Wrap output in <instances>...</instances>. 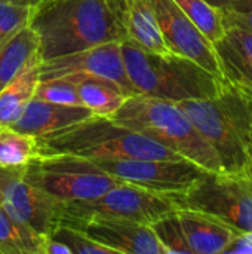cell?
I'll list each match as a JSON object with an SVG mask.
<instances>
[{
    "label": "cell",
    "mask_w": 252,
    "mask_h": 254,
    "mask_svg": "<svg viewBox=\"0 0 252 254\" xmlns=\"http://www.w3.org/2000/svg\"><path fill=\"white\" fill-rule=\"evenodd\" d=\"M30 27L42 61L126 40L117 0H52L36 10Z\"/></svg>",
    "instance_id": "cell-1"
},
{
    "label": "cell",
    "mask_w": 252,
    "mask_h": 254,
    "mask_svg": "<svg viewBox=\"0 0 252 254\" xmlns=\"http://www.w3.org/2000/svg\"><path fill=\"white\" fill-rule=\"evenodd\" d=\"M217 153L221 171L251 173L252 112L244 91L227 86L215 97L177 103Z\"/></svg>",
    "instance_id": "cell-2"
},
{
    "label": "cell",
    "mask_w": 252,
    "mask_h": 254,
    "mask_svg": "<svg viewBox=\"0 0 252 254\" xmlns=\"http://www.w3.org/2000/svg\"><path fill=\"white\" fill-rule=\"evenodd\" d=\"M37 140L40 155H73L89 161L184 159L146 134L95 115Z\"/></svg>",
    "instance_id": "cell-3"
},
{
    "label": "cell",
    "mask_w": 252,
    "mask_h": 254,
    "mask_svg": "<svg viewBox=\"0 0 252 254\" xmlns=\"http://www.w3.org/2000/svg\"><path fill=\"white\" fill-rule=\"evenodd\" d=\"M126 74L137 94L180 103L218 95L227 82L178 54H154L122 42Z\"/></svg>",
    "instance_id": "cell-4"
},
{
    "label": "cell",
    "mask_w": 252,
    "mask_h": 254,
    "mask_svg": "<svg viewBox=\"0 0 252 254\" xmlns=\"http://www.w3.org/2000/svg\"><path fill=\"white\" fill-rule=\"evenodd\" d=\"M110 119L146 134L206 171H221L217 153L177 103L135 94Z\"/></svg>",
    "instance_id": "cell-5"
},
{
    "label": "cell",
    "mask_w": 252,
    "mask_h": 254,
    "mask_svg": "<svg viewBox=\"0 0 252 254\" xmlns=\"http://www.w3.org/2000/svg\"><path fill=\"white\" fill-rule=\"evenodd\" d=\"M169 196L177 208L203 213L238 234L252 231L251 173L205 171L189 189Z\"/></svg>",
    "instance_id": "cell-6"
},
{
    "label": "cell",
    "mask_w": 252,
    "mask_h": 254,
    "mask_svg": "<svg viewBox=\"0 0 252 254\" xmlns=\"http://www.w3.org/2000/svg\"><path fill=\"white\" fill-rule=\"evenodd\" d=\"M22 177L59 204L98 198L120 183L92 161L73 155H39L22 167Z\"/></svg>",
    "instance_id": "cell-7"
},
{
    "label": "cell",
    "mask_w": 252,
    "mask_h": 254,
    "mask_svg": "<svg viewBox=\"0 0 252 254\" xmlns=\"http://www.w3.org/2000/svg\"><path fill=\"white\" fill-rule=\"evenodd\" d=\"M177 210L169 195L120 182L98 198L61 204L59 225L77 226L95 217L125 219L151 225Z\"/></svg>",
    "instance_id": "cell-8"
},
{
    "label": "cell",
    "mask_w": 252,
    "mask_h": 254,
    "mask_svg": "<svg viewBox=\"0 0 252 254\" xmlns=\"http://www.w3.org/2000/svg\"><path fill=\"white\" fill-rule=\"evenodd\" d=\"M119 182L172 195L189 189L206 170L189 159L92 161Z\"/></svg>",
    "instance_id": "cell-9"
},
{
    "label": "cell",
    "mask_w": 252,
    "mask_h": 254,
    "mask_svg": "<svg viewBox=\"0 0 252 254\" xmlns=\"http://www.w3.org/2000/svg\"><path fill=\"white\" fill-rule=\"evenodd\" d=\"M40 80L48 79H83L101 77L119 85L126 95H135V89L126 74L122 42H110L85 51L40 61Z\"/></svg>",
    "instance_id": "cell-10"
},
{
    "label": "cell",
    "mask_w": 252,
    "mask_h": 254,
    "mask_svg": "<svg viewBox=\"0 0 252 254\" xmlns=\"http://www.w3.org/2000/svg\"><path fill=\"white\" fill-rule=\"evenodd\" d=\"M0 205L13 219L43 237H49L59 225L61 204L27 182L22 168L0 167Z\"/></svg>",
    "instance_id": "cell-11"
},
{
    "label": "cell",
    "mask_w": 252,
    "mask_h": 254,
    "mask_svg": "<svg viewBox=\"0 0 252 254\" xmlns=\"http://www.w3.org/2000/svg\"><path fill=\"white\" fill-rule=\"evenodd\" d=\"M171 52L190 58L223 79L214 45L174 0H150Z\"/></svg>",
    "instance_id": "cell-12"
},
{
    "label": "cell",
    "mask_w": 252,
    "mask_h": 254,
    "mask_svg": "<svg viewBox=\"0 0 252 254\" xmlns=\"http://www.w3.org/2000/svg\"><path fill=\"white\" fill-rule=\"evenodd\" d=\"M114 254H165L150 225L125 219H89L77 226Z\"/></svg>",
    "instance_id": "cell-13"
},
{
    "label": "cell",
    "mask_w": 252,
    "mask_h": 254,
    "mask_svg": "<svg viewBox=\"0 0 252 254\" xmlns=\"http://www.w3.org/2000/svg\"><path fill=\"white\" fill-rule=\"evenodd\" d=\"M223 79L247 92L252 91V33L239 27H226L212 43Z\"/></svg>",
    "instance_id": "cell-14"
},
{
    "label": "cell",
    "mask_w": 252,
    "mask_h": 254,
    "mask_svg": "<svg viewBox=\"0 0 252 254\" xmlns=\"http://www.w3.org/2000/svg\"><path fill=\"white\" fill-rule=\"evenodd\" d=\"M91 116H94V113L85 106L55 104L33 97L12 127L39 138L83 122Z\"/></svg>",
    "instance_id": "cell-15"
},
{
    "label": "cell",
    "mask_w": 252,
    "mask_h": 254,
    "mask_svg": "<svg viewBox=\"0 0 252 254\" xmlns=\"http://www.w3.org/2000/svg\"><path fill=\"white\" fill-rule=\"evenodd\" d=\"M125 42L154 54H171L150 0H117Z\"/></svg>",
    "instance_id": "cell-16"
},
{
    "label": "cell",
    "mask_w": 252,
    "mask_h": 254,
    "mask_svg": "<svg viewBox=\"0 0 252 254\" xmlns=\"http://www.w3.org/2000/svg\"><path fill=\"white\" fill-rule=\"evenodd\" d=\"M192 254H224L238 232L227 225L193 210H177Z\"/></svg>",
    "instance_id": "cell-17"
},
{
    "label": "cell",
    "mask_w": 252,
    "mask_h": 254,
    "mask_svg": "<svg viewBox=\"0 0 252 254\" xmlns=\"http://www.w3.org/2000/svg\"><path fill=\"white\" fill-rule=\"evenodd\" d=\"M40 54H36L22 70L0 91V125H13L34 97L40 80Z\"/></svg>",
    "instance_id": "cell-18"
},
{
    "label": "cell",
    "mask_w": 252,
    "mask_h": 254,
    "mask_svg": "<svg viewBox=\"0 0 252 254\" xmlns=\"http://www.w3.org/2000/svg\"><path fill=\"white\" fill-rule=\"evenodd\" d=\"M74 82L80 104L89 109L95 116L110 118L129 97L119 85L107 79L83 77Z\"/></svg>",
    "instance_id": "cell-19"
},
{
    "label": "cell",
    "mask_w": 252,
    "mask_h": 254,
    "mask_svg": "<svg viewBox=\"0 0 252 254\" xmlns=\"http://www.w3.org/2000/svg\"><path fill=\"white\" fill-rule=\"evenodd\" d=\"M39 54V37L28 25L0 48V91Z\"/></svg>",
    "instance_id": "cell-20"
},
{
    "label": "cell",
    "mask_w": 252,
    "mask_h": 254,
    "mask_svg": "<svg viewBox=\"0 0 252 254\" xmlns=\"http://www.w3.org/2000/svg\"><path fill=\"white\" fill-rule=\"evenodd\" d=\"M45 240L0 205V254H43Z\"/></svg>",
    "instance_id": "cell-21"
},
{
    "label": "cell",
    "mask_w": 252,
    "mask_h": 254,
    "mask_svg": "<svg viewBox=\"0 0 252 254\" xmlns=\"http://www.w3.org/2000/svg\"><path fill=\"white\" fill-rule=\"evenodd\" d=\"M40 155L36 135L0 125V167L22 168Z\"/></svg>",
    "instance_id": "cell-22"
},
{
    "label": "cell",
    "mask_w": 252,
    "mask_h": 254,
    "mask_svg": "<svg viewBox=\"0 0 252 254\" xmlns=\"http://www.w3.org/2000/svg\"><path fill=\"white\" fill-rule=\"evenodd\" d=\"M181 10L195 22V25L214 43L224 33V24L220 9L211 6L205 0H174Z\"/></svg>",
    "instance_id": "cell-23"
},
{
    "label": "cell",
    "mask_w": 252,
    "mask_h": 254,
    "mask_svg": "<svg viewBox=\"0 0 252 254\" xmlns=\"http://www.w3.org/2000/svg\"><path fill=\"white\" fill-rule=\"evenodd\" d=\"M165 254H192L177 211H172L150 225Z\"/></svg>",
    "instance_id": "cell-24"
},
{
    "label": "cell",
    "mask_w": 252,
    "mask_h": 254,
    "mask_svg": "<svg viewBox=\"0 0 252 254\" xmlns=\"http://www.w3.org/2000/svg\"><path fill=\"white\" fill-rule=\"evenodd\" d=\"M36 7L15 4L0 0V48L18 31L28 27L36 13Z\"/></svg>",
    "instance_id": "cell-25"
},
{
    "label": "cell",
    "mask_w": 252,
    "mask_h": 254,
    "mask_svg": "<svg viewBox=\"0 0 252 254\" xmlns=\"http://www.w3.org/2000/svg\"><path fill=\"white\" fill-rule=\"evenodd\" d=\"M49 237L67 246L71 254H114L108 247L97 243L80 229L68 225H58Z\"/></svg>",
    "instance_id": "cell-26"
},
{
    "label": "cell",
    "mask_w": 252,
    "mask_h": 254,
    "mask_svg": "<svg viewBox=\"0 0 252 254\" xmlns=\"http://www.w3.org/2000/svg\"><path fill=\"white\" fill-rule=\"evenodd\" d=\"M34 98L55 103V104L82 106L79 95H77L76 82L71 79H65V77L39 80V85L34 92Z\"/></svg>",
    "instance_id": "cell-27"
},
{
    "label": "cell",
    "mask_w": 252,
    "mask_h": 254,
    "mask_svg": "<svg viewBox=\"0 0 252 254\" xmlns=\"http://www.w3.org/2000/svg\"><path fill=\"white\" fill-rule=\"evenodd\" d=\"M220 12L224 28L239 27L252 33V0H232Z\"/></svg>",
    "instance_id": "cell-28"
},
{
    "label": "cell",
    "mask_w": 252,
    "mask_h": 254,
    "mask_svg": "<svg viewBox=\"0 0 252 254\" xmlns=\"http://www.w3.org/2000/svg\"><path fill=\"white\" fill-rule=\"evenodd\" d=\"M224 254H252V231L238 234Z\"/></svg>",
    "instance_id": "cell-29"
},
{
    "label": "cell",
    "mask_w": 252,
    "mask_h": 254,
    "mask_svg": "<svg viewBox=\"0 0 252 254\" xmlns=\"http://www.w3.org/2000/svg\"><path fill=\"white\" fill-rule=\"evenodd\" d=\"M43 254H71V252L62 243H59L50 237H46L45 244H43Z\"/></svg>",
    "instance_id": "cell-30"
},
{
    "label": "cell",
    "mask_w": 252,
    "mask_h": 254,
    "mask_svg": "<svg viewBox=\"0 0 252 254\" xmlns=\"http://www.w3.org/2000/svg\"><path fill=\"white\" fill-rule=\"evenodd\" d=\"M3 1H9V3H15V4H24V6H33L36 9H39L40 6L52 1V0H3Z\"/></svg>",
    "instance_id": "cell-31"
},
{
    "label": "cell",
    "mask_w": 252,
    "mask_h": 254,
    "mask_svg": "<svg viewBox=\"0 0 252 254\" xmlns=\"http://www.w3.org/2000/svg\"><path fill=\"white\" fill-rule=\"evenodd\" d=\"M205 1H208L211 6H214V7H217V9H223V7H226L232 0H205Z\"/></svg>",
    "instance_id": "cell-32"
},
{
    "label": "cell",
    "mask_w": 252,
    "mask_h": 254,
    "mask_svg": "<svg viewBox=\"0 0 252 254\" xmlns=\"http://www.w3.org/2000/svg\"><path fill=\"white\" fill-rule=\"evenodd\" d=\"M245 95H247V97L250 98V101L252 103V91H247V92H245Z\"/></svg>",
    "instance_id": "cell-33"
},
{
    "label": "cell",
    "mask_w": 252,
    "mask_h": 254,
    "mask_svg": "<svg viewBox=\"0 0 252 254\" xmlns=\"http://www.w3.org/2000/svg\"><path fill=\"white\" fill-rule=\"evenodd\" d=\"M251 176H252V165H251Z\"/></svg>",
    "instance_id": "cell-34"
},
{
    "label": "cell",
    "mask_w": 252,
    "mask_h": 254,
    "mask_svg": "<svg viewBox=\"0 0 252 254\" xmlns=\"http://www.w3.org/2000/svg\"><path fill=\"white\" fill-rule=\"evenodd\" d=\"M251 112H252V103H251Z\"/></svg>",
    "instance_id": "cell-35"
}]
</instances>
